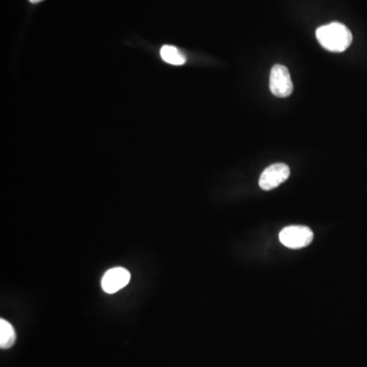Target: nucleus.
Segmentation results:
<instances>
[{
  "instance_id": "nucleus-1",
  "label": "nucleus",
  "mask_w": 367,
  "mask_h": 367,
  "mask_svg": "<svg viewBox=\"0 0 367 367\" xmlns=\"http://www.w3.org/2000/svg\"><path fill=\"white\" fill-rule=\"evenodd\" d=\"M316 38L319 44L327 51L343 52L349 49L353 37L346 26L334 22L319 27L316 30Z\"/></svg>"
},
{
  "instance_id": "nucleus-4",
  "label": "nucleus",
  "mask_w": 367,
  "mask_h": 367,
  "mask_svg": "<svg viewBox=\"0 0 367 367\" xmlns=\"http://www.w3.org/2000/svg\"><path fill=\"white\" fill-rule=\"evenodd\" d=\"M290 167L284 164H271L260 176L259 186L262 190L269 191L277 188L288 180Z\"/></svg>"
},
{
  "instance_id": "nucleus-7",
  "label": "nucleus",
  "mask_w": 367,
  "mask_h": 367,
  "mask_svg": "<svg viewBox=\"0 0 367 367\" xmlns=\"http://www.w3.org/2000/svg\"><path fill=\"white\" fill-rule=\"evenodd\" d=\"M162 60L173 66H182L186 62V58L179 49L173 45H164L160 49Z\"/></svg>"
},
{
  "instance_id": "nucleus-8",
  "label": "nucleus",
  "mask_w": 367,
  "mask_h": 367,
  "mask_svg": "<svg viewBox=\"0 0 367 367\" xmlns=\"http://www.w3.org/2000/svg\"><path fill=\"white\" fill-rule=\"evenodd\" d=\"M31 3H38V2L43 1V0H29Z\"/></svg>"
},
{
  "instance_id": "nucleus-5",
  "label": "nucleus",
  "mask_w": 367,
  "mask_h": 367,
  "mask_svg": "<svg viewBox=\"0 0 367 367\" xmlns=\"http://www.w3.org/2000/svg\"><path fill=\"white\" fill-rule=\"evenodd\" d=\"M131 280V273L123 267H114L104 273L101 280V288L108 294H114L125 288Z\"/></svg>"
},
{
  "instance_id": "nucleus-3",
  "label": "nucleus",
  "mask_w": 367,
  "mask_h": 367,
  "mask_svg": "<svg viewBox=\"0 0 367 367\" xmlns=\"http://www.w3.org/2000/svg\"><path fill=\"white\" fill-rule=\"evenodd\" d=\"M269 88L275 96L280 99L290 96L293 92V82L289 69L283 65H275L271 71Z\"/></svg>"
},
{
  "instance_id": "nucleus-2",
  "label": "nucleus",
  "mask_w": 367,
  "mask_h": 367,
  "mask_svg": "<svg viewBox=\"0 0 367 367\" xmlns=\"http://www.w3.org/2000/svg\"><path fill=\"white\" fill-rule=\"evenodd\" d=\"M314 240V233L304 225H290L280 233V241L284 246L291 249H301L308 246Z\"/></svg>"
},
{
  "instance_id": "nucleus-6",
  "label": "nucleus",
  "mask_w": 367,
  "mask_h": 367,
  "mask_svg": "<svg viewBox=\"0 0 367 367\" xmlns=\"http://www.w3.org/2000/svg\"><path fill=\"white\" fill-rule=\"evenodd\" d=\"M16 332L12 323L6 319H0V347L1 349H10L16 343Z\"/></svg>"
}]
</instances>
